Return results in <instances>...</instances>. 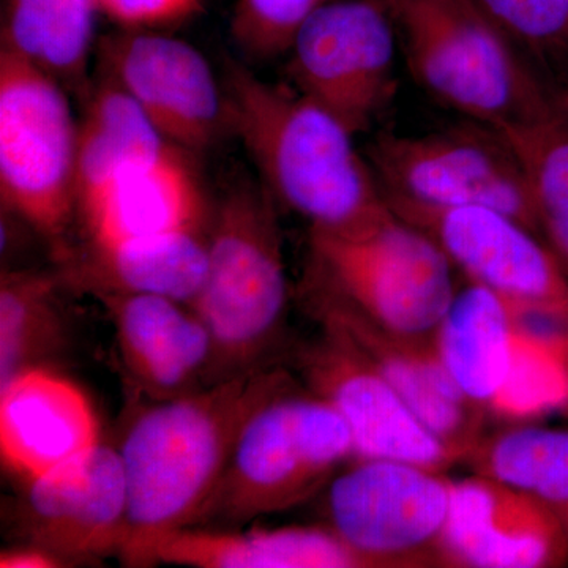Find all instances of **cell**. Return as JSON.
Wrapping results in <instances>:
<instances>
[{"label":"cell","mask_w":568,"mask_h":568,"mask_svg":"<svg viewBox=\"0 0 568 568\" xmlns=\"http://www.w3.org/2000/svg\"><path fill=\"white\" fill-rule=\"evenodd\" d=\"M325 0H239L234 10L235 40L248 54L271 58L290 51L295 36Z\"/></svg>","instance_id":"f1b7e54d"},{"label":"cell","mask_w":568,"mask_h":568,"mask_svg":"<svg viewBox=\"0 0 568 568\" xmlns=\"http://www.w3.org/2000/svg\"><path fill=\"white\" fill-rule=\"evenodd\" d=\"M313 278L392 334L435 339L454 302L452 261L394 211L361 234L310 231Z\"/></svg>","instance_id":"8992f818"},{"label":"cell","mask_w":568,"mask_h":568,"mask_svg":"<svg viewBox=\"0 0 568 568\" xmlns=\"http://www.w3.org/2000/svg\"><path fill=\"white\" fill-rule=\"evenodd\" d=\"M97 11L125 26L163 24L186 17L200 0H93Z\"/></svg>","instance_id":"f546056e"},{"label":"cell","mask_w":568,"mask_h":568,"mask_svg":"<svg viewBox=\"0 0 568 568\" xmlns=\"http://www.w3.org/2000/svg\"><path fill=\"white\" fill-rule=\"evenodd\" d=\"M99 444L91 399L58 369H29L0 387V454L22 484L84 457Z\"/></svg>","instance_id":"e0dca14e"},{"label":"cell","mask_w":568,"mask_h":568,"mask_svg":"<svg viewBox=\"0 0 568 568\" xmlns=\"http://www.w3.org/2000/svg\"><path fill=\"white\" fill-rule=\"evenodd\" d=\"M414 80L467 121H536L562 103L476 0H383Z\"/></svg>","instance_id":"3957f363"},{"label":"cell","mask_w":568,"mask_h":568,"mask_svg":"<svg viewBox=\"0 0 568 568\" xmlns=\"http://www.w3.org/2000/svg\"><path fill=\"white\" fill-rule=\"evenodd\" d=\"M194 568H372L331 526L234 530L183 528L156 540L144 566Z\"/></svg>","instance_id":"ffe728a7"},{"label":"cell","mask_w":568,"mask_h":568,"mask_svg":"<svg viewBox=\"0 0 568 568\" xmlns=\"http://www.w3.org/2000/svg\"><path fill=\"white\" fill-rule=\"evenodd\" d=\"M528 179L540 234L568 276V103L536 121L503 126Z\"/></svg>","instance_id":"4316f807"},{"label":"cell","mask_w":568,"mask_h":568,"mask_svg":"<svg viewBox=\"0 0 568 568\" xmlns=\"http://www.w3.org/2000/svg\"><path fill=\"white\" fill-rule=\"evenodd\" d=\"M65 278L39 271L0 276V387L33 368H55L69 353L71 321L61 287Z\"/></svg>","instance_id":"603a6c76"},{"label":"cell","mask_w":568,"mask_h":568,"mask_svg":"<svg viewBox=\"0 0 568 568\" xmlns=\"http://www.w3.org/2000/svg\"><path fill=\"white\" fill-rule=\"evenodd\" d=\"M515 40L537 58L568 62V0H476Z\"/></svg>","instance_id":"83f0119b"},{"label":"cell","mask_w":568,"mask_h":568,"mask_svg":"<svg viewBox=\"0 0 568 568\" xmlns=\"http://www.w3.org/2000/svg\"><path fill=\"white\" fill-rule=\"evenodd\" d=\"M168 149L140 104L108 82L92 97L78 126V209L119 175L159 159Z\"/></svg>","instance_id":"cb8c5ba5"},{"label":"cell","mask_w":568,"mask_h":568,"mask_svg":"<svg viewBox=\"0 0 568 568\" xmlns=\"http://www.w3.org/2000/svg\"><path fill=\"white\" fill-rule=\"evenodd\" d=\"M444 567L568 566V530L537 497L476 474L454 481Z\"/></svg>","instance_id":"2e32d148"},{"label":"cell","mask_w":568,"mask_h":568,"mask_svg":"<svg viewBox=\"0 0 568 568\" xmlns=\"http://www.w3.org/2000/svg\"><path fill=\"white\" fill-rule=\"evenodd\" d=\"M293 383L286 369L268 364L134 417L118 448L129 495L123 562L144 567L156 540L196 525L250 418Z\"/></svg>","instance_id":"6da1fadb"},{"label":"cell","mask_w":568,"mask_h":568,"mask_svg":"<svg viewBox=\"0 0 568 568\" xmlns=\"http://www.w3.org/2000/svg\"><path fill=\"white\" fill-rule=\"evenodd\" d=\"M466 462L476 474L547 504L568 530V429L521 425L481 437Z\"/></svg>","instance_id":"484cf974"},{"label":"cell","mask_w":568,"mask_h":568,"mask_svg":"<svg viewBox=\"0 0 568 568\" xmlns=\"http://www.w3.org/2000/svg\"><path fill=\"white\" fill-rule=\"evenodd\" d=\"M125 470L118 448L99 446L26 484L22 541L50 549L67 566L119 556L126 530Z\"/></svg>","instance_id":"4fadbf2b"},{"label":"cell","mask_w":568,"mask_h":568,"mask_svg":"<svg viewBox=\"0 0 568 568\" xmlns=\"http://www.w3.org/2000/svg\"><path fill=\"white\" fill-rule=\"evenodd\" d=\"M201 231L91 246L89 256L63 276L93 295H160L190 305L207 272L209 239L205 241Z\"/></svg>","instance_id":"7402d4cb"},{"label":"cell","mask_w":568,"mask_h":568,"mask_svg":"<svg viewBox=\"0 0 568 568\" xmlns=\"http://www.w3.org/2000/svg\"><path fill=\"white\" fill-rule=\"evenodd\" d=\"M446 474L394 459H355L328 484V526L372 568L444 567L454 488Z\"/></svg>","instance_id":"9c48e42d"},{"label":"cell","mask_w":568,"mask_h":568,"mask_svg":"<svg viewBox=\"0 0 568 568\" xmlns=\"http://www.w3.org/2000/svg\"><path fill=\"white\" fill-rule=\"evenodd\" d=\"M369 160L386 196L432 207L495 209L540 234L528 179L504 134L474 121L426 134H381Z\"/></svg>","instance_id":"ba28073f"},{"label":"cell","mask_w":568,"mask_h":568,"mask_svg":"<svg viewBox=\"0 0 568 568\" xmlns=\"http://www.w3.org/2000/svg\"><path fill=\"white\" fill-rule=\"evenodd\" d=\"M0 567L2 568H61L67 566L65 560L50 549L39 545L21 541L17 547L3 549L0 552Z\"/></svg>","instance_id":"4dcf8cb0"},{"label":"cell","mask_w":568,"mask_h":568,"mask_svg":"<svg viewBox=\"0 0 568 568\" xmlns=\"http://www.w3.org/2000/svg\"><path fill=\"white\" fill-rule=\"evenodd\" d=\"M126 375L155 402L209 386L213 343L192 306L149 294H99Z\"/></svg>","instance_id":"ac0fdd59"},{"label":"cell","mask_w":568,"mask_h":568,"mask_svg":"<svg viewBox=\"0 0 568 568\" xmlns=\"http://www.w3.org/2000/svg\"><path fill=\"white\" fill-rule=\"evenodd\" d=\"M224 99L227 125L272 192L312 230L361 234L392 212L354 134L304 93L231 62Z\"/></svg>","instance_id":"7a4b0ae2"},{"label":"cell","mask_w":568,"mask_h":568,"mask_svg":"<svg viewBox=\"0 0 568 568\" xmlns=\"http://www.w3.org/2000/svg\"><path fill=\"white\" fill-rule=\"evenodd\" d=\"M349 458L353 436L338 410L290 384L250 418L194 526L227 528L301 506Z\"/></svg>","instance_id":"5b68a950"},{"label":"cell","mask_w":568,"mask_h":568,"mask_svg":"<svg viewBox=\"0 0 568 568\" xmlns=\"http://www.w3.org/2000/svg\"><path fill=\"white\" fill-rule=\"evenodd\" d=\"M78 211L91 246L203 230L205 220L200 183L173 148L119 175Z\"/></svg>","instance_id":"d6986e66"},{"label":"cell","mask_w":568,"mask_h":568,"mask_svg":"<svg viewBox=\"0 0 568 568\" xmlns=\"http://www.w3.org/2000/svg\"><path fill=\"white\" fill-rule=\"evenodd\" d=\"M388 207L420 227L470 282L519 312L568 325V276L537 233L488 207H432L386 196Z\"/></svg>","instance_id":"8fae6325"},{"label":"cell","mask_w":568,"mask_h":568,"mask_svg":"<svg viewBox=\"0 0 568 568\" xmlns=\"http://www.w3.org/2000/svg\"><path fill=\"white\" fill-rule=\"evenodd\" d=\"M0 194L55 245L78 211V125L58 80L2 48Z\"/></svg>","instance_id":"52a82bcc"},{"label":"cell","mask_w":568,"mask_h":568,"mask_svg":"<svg viewBox=\"0 0 568 568\" xmlns=\"http://www.w3.org/2000/svg\"><path fill=\"white\" fill-rule=\"evenodd\" d=\"M111 81L140 104L168 142L211 145L227 125L226 99L203 54L186 41L130 32L103 41Z\"/></svg>","instance_id":"9a60e30c"},{"label":"cell","mask_w":568,"mask_h":568,"mask_svg":"<svg viewBox=\"0 0 568 568\" xmlns=\"http://www.w3.org/2000/svg\"><path fill=\"white\" fill-rule=\"evenodd\" d=\"M93 0H6V50L59 80H80L93 37Z\"/></svg>","instance_id":"d4e9b609"},{"label":"cell","mask_w":568,"mask_h":568,"mask_svg":"<svg viewBox=\"0 0 568 568\" xmlns=\"http://www.w3.org/2000/svg\"><path fill=\"white\" fill-rule=\"evenodd\" d=\"M308 390L338 410L353 436L354 459H394L447 473L462 462L332 328L298 355Z\"/></svg>","instance_id":"7c38bea8"},{"label":"cell","mask_w":568,"mask_h":568,"mask_svg":"<svg viewBox=\"0 0 568 568\" xmlns=\"http://www.w3.org/2000/svg\"><path fill=\"white\" fill-rule=\"evenodd\" d=\"M521 312L484 284L457 291L435 335V346L462 394L491 414L517 361Z\"/></svg>","instance_id":"44dd1931"},{"label":"cell","mask_w":568,"mask_h":568,"mask_svg":"<svg viewBox=\"0 0 568 568\" xmlns=\"http://www.w3.org/2000/svg\"><path fill=\"white\" fill-rule=\"evenodd\" d=\"M566 103H568V97H567V99H566Z\"/></svg>","instance_id":"1f68e13d"},{"label":"cell","mask_w":568,"mask_h":568,"mask_svg":"<svg viewBox=\"0 0 568 568\" xmlns=\"http://www.w3.org/2000/svg\"><path fill=\"white\" fill-rule=\"evenodd\" d=\"M282 237L271 201L252 185L224 197L209 234L207 272L192 306L213 343L209 386L268 365L286 324Z\"/></svg>","instance_id":"277c9868"},{"label":"cell","mask_w":568,"mask_h":568,"mask_svg":"<svg viewBox=\"0 0 568 568\" xmlns=\"http://www.w3.org/2000/svg\"><path fill=\"white\" fill-rule=\"evenodd\" d=\"M396 43L383 0H325L291 47L295 89L364 132L394 99Z\"/></svg>","instance_id":"30bf717a"},{"label":"cell","mask_w":568,"mask_h":568,"mask_svg":"<svg viewBox=\"0 0 568 568\" xmlns=\"http://www.w3.org/2000/svg\"><path fill=\"white\" fill-rule=\"evenodd\" d=\"M310 282V301L321 325L349 342L422 424L466 462L484 437L481 426L487 414L474 406L448 375L435 339L406 338L384 331L313 276Z\"/></svg>","instance_id":"5bb4252c"}]
</instances>
